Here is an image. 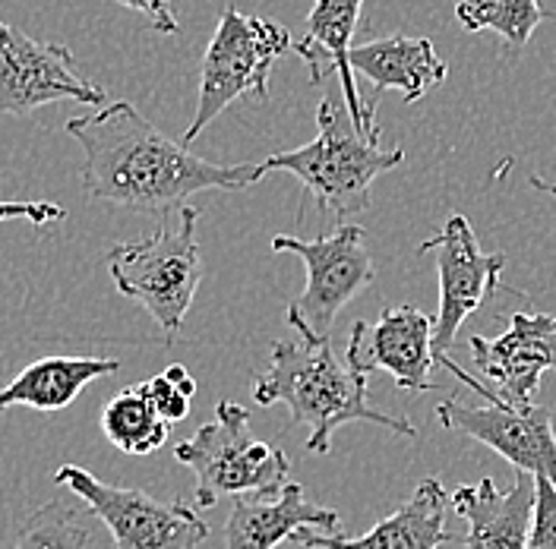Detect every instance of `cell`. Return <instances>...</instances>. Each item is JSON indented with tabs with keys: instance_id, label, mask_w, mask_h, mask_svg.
Returning a JSON list of instances; mask_svg holds the SVG:
<instances>
[{
	"instance_id": "6da1fadb",
	"label": "cell",
	"mask_w": 556,
	"mask_h": 549,
	"mask_svg": "<svg viewBox=\"0 0 556 549\" xmlns=\"http://www.w3.org/2000/svg\"><path fill=\"white\" fill-rule=\"evenodd\" d=\"M70 137L83 149V190L89 200L134 212H172L203 190H247L266 177L263 162L215 165L190 145L152 127L137 104L114 102L67 120Z\"/></svg>"
},
{
	"instance_id": "7a4b0ae2",
	"label": "cell",
	"mask_w": 556,
	"mask_h": 549,
	"mask_svg": "<svg viewBox=\"0 0 556 549\" xmlns=\"http://www.w3.org/2000/svg\"><path fill=\"white\" fill-rule=\"evenodd\" d=\"M364 339H367V322L357 319L351 325L345 357L332 347V342L323 344H273V360L263 376L253 379V401L260 408L285 405L294 423L307 426V451L313 455H329L332 451V433L345 423H377L399 436L415 439L417 430L395 417L382 413L367 398V382L374 367L364 357Z\"/></svg>"
},
{
	"instance_id": "3957f363",
	"label": "cell",
	"mask_w": 556,
	"mask_h": 549,
	"mask_svg": "<svg viewBox=\"0 0 556 549\" xmlns=\"http://www.w3.org/2000/svg\"><path fill=\"white\" fill-rule=\"evenodd\" d=\"M319 133L313 142L263 158L266 171H288L329 212L339 225H348L357 212L370 208V187L380 174L405 162V149H380L367 139L348 111L345 99H323L316 107Z\"/></svg>"
},
{
	"instance_id": "277c9868",
	"label": "cell",
	"mask_w": 556,
	"mask_h": 549,
	"mask_svg": "<svg viewBox=\"0 0 556 549\" xmlns=\"http://www.w3.org/2000/svg\"><path fill=\"white\" fill-rule=\"evenodd\" d=\"M174 458L197 477V509L208 512L225 496L269 499L288 486L291 461L278 446L253 436L250 413L238 401H218L215 420L177 443Z\"/></svg>"
},
{
	"instance_id": "5b68a950",
	"label": "cell",
	"mask_w": 556,
	"mask_h": 549,
	"mask_svg": "<svg viewBox=\"0 0 556 549\" xmlns=\"http://www.w3.org/2000/svg\"><path fill=\"white\" fill-rule=\"evenodd\" d=\"M200 212L193 206L180 208L177 228L162 225L155 234L134 243H117L108 250V272L114 288L137 301L174 342L184 332L187 309L197 297L203 259L197 241Z\"/></svg>"
},
{
	"instance_id": "8992f818",
	"label": "cell",
	"mask_w": 556,
	"mask_h": 549,
	"mask_svg": "<svg viewBox=\"0 0 556 549\" xmlns=\"http://www.w3.org/2000/svg\"><path fill=\"white\" fill-rule=\"evenodd\" d=\"M291 48H294L291 33L281 23L266 20V16H250L235 0H228V7L218 16L215 33L208 38L206 54H203L197 114L180 142L190 145L222 111H228V104H235L238 99L266 102L273 67Z\"/></svg>"
},
{
	"instance_id": "52a82bcc",
	"label": "cell",
	"mask_w": 556,
	"mask_h": 549,
	"mask_svg": "<svg viewBox=\"0 0 556 549\" xmlns=\"http://www.w3.org/2000/svg\"><path fill=\"white\" fill-rule=\"evenodd\" d=\"M364 238L361 225H339L332 234L313 241L291 234L273 238L276 253H294L307 269L304 294L288 307V325L298 329L304 342H332L339 312L374 284L377 269Z\"/></svg>"
},
{
	"instance_id": "ba28073f",
	"label": "cell",
	"mask_w": 556,
	"mask_h": 549,
	"mask_svg": "<svg viewBox=\"0 0 556 549\" xmlns=\"http://www.w3.org/2000/svg\"><path fill=\"white\" fill-rule=\"evenodd\" d=\"M54 483L67 486L92 515L102 518L117 549H197L208 540V524L200 509L180 499L159 502L142 489L108 486L76 464L58 468Z\"/></svg>"
},
{
	"instance_id": "9c48e42d",
	"label": "cell",
	"mask_w": 556,
	"mask_h": 549,
	"mask_svg": "<svg viewBox=\"0 0 556 549\" xmlns=\"http://www.w3.org/2000/svg\"><path fill=\"white\" fill-rule=\"evenodd\" d=\"M437 363L443 370H450L455 379H462L468 388H475L486 401L484 408H475L452 395L437 408V420L446 430L465 433V436L478 439L481 446L493 448L496 455H503L509 464H516L525 474L547 477L556 486V433L551 411L541 405H534L528 411H516V408L503 405L496 398V392H490L481 379L462 370L452 357H440Z\"/></svg>"
},
{
	"instance_id": "30bf717a",
	"label": "cell",
	"mask_w": 556,
	"mask_h": 549,
	"mask_svg": "<svg viewBox=\"0 0 556 549\" xmlns=\"http://www.w3.org/2000/svg\"><path fill=\"white\" fill-rule=\"evenodd\" d=\"M417 253L437 256L440 307L433 316V354L440 360L450 357L462 322L484 307L496 291H503L500 274L506 269V253H484L465 215H450L443 231L427 238Z\"/></svg>"
},
{
	"instance_id": "8fae6325",
	"label": "cell",
	"mask_w": 556,
	"mask_h": 549,
	"mask_svg": "<svg viewBox=\"0 0 556 549\" xmlns=\"http://www.w3.org/2000/svg\"><path fill=\"white\" fill-rule=\"evenodd\" d=\"M54 102L108 107L102 86L76 69L67 44L35 41L13 26H0V111L23 117Z\"/></svg>"
},
{
	"instance_id": "7c38bea8",
	"label": "cell",
	"mask_w": 556,
	"mask_h": 549,
	"mask_svg": "<svg viewBox=\"0 0 556 549\" xmlns=\"http://www.w3.org/2000/svg\"><path fill=\"white\" fill-rule=\"evenodd\" d=\"M471 357L490 392L516 411L534 408L541 376L556 370V316L513 312L500 339H471Z\"/></svg>"
},
{
	"instance_id": "4fadbf2b",
	"label": "cell",
	"mask_w": 556,
	"mask_h": 549,
	"mask_svg": "<svg viewBox=\"0 0 556 549\" xmlns=\"http://www.w3.org/2000/svg\"><path fill=\"white\" fill-rule=\"evenodd\" d=\"M367 0H313L311 16L304 23V38L294 41V54L311 69V82L319 86L326 76L339 79L342 99L354 117V127L367 139L380 137L377 114H374V99H361L357 82H354V67H351V38L357 29L361 10Z\"/></svg>"
},
{
	"instance_id": "5bb4252c",
	"label": "cell",
	"mask_w": 556,
	"mask_h": 549,
	"mask_svg": "<svg viewBox=\"0 0 556 549\" xmlns=\"http://www.w3.org/2000/svg\"><path fill=\"white\" fill-rule=\"evenodd\" d=\"M538 506V477L516 471L509 489L496 481L455 486L452 509L468 521L462 537L465 549H528Z\"/></svg>"
},
{
	"instance_id": "9a60e30c",
	"label": "cell",
	"mask_w": 556,
	"mask_h": 549,
	"mask_svg": "<svg viewBox=\"0 0 556 549\" xmlns=\"http://www.w3.org/2000/svg\"><path fill=\"white\" fill-rule=\"evenodd\" d=\"M316 531L326 537H342V521L336 509H323L304 496V486L288 483L269 499H238L225 527L228 549H278L301 534Z\"/></svg>"
},
{
	"instance_id": "2e32d148",
	"label": "cell",
	"mask_w": 556,
	"mask_h": 549,
	"mask_svg": "<svg viewBox=\"0 0 556 549\" xmlns=\"http://www.w3.org/2000/svg\"><path fill=\"white\" fill-rule=\"evenodd\" d=\"M351 67L364 73L377 92H399L408 104L446 82L450 64L437 54L430 38L392 33L351 51Z\"/></svg>"
},
{
	"instance_id": "e0dca14e",
	"label": "cell",
	"mask_w": 556,
	"mask_h": 549,
	"mask_svg": "<svg viewBox=\"0 0 556 549\" xmlns=\"http://www.w3.org/2000/svg\"><path fill=\"white\" fill-rule=\"evenodd\" d=\"M367 363L386 370L402 392H427L437 388L430 370L437 367L433 354V319L412 304L389 307L367 339Z\"/></svg>"
},
{
	"instance_id": "ac0fdd59",
	"label": "cell",
	"mask_w": 556,
	"mask_h": 549,
	"mask_svg": "<svg viewBox=\"0 0 556 549\" xmlns=\"http://www.w3.org/2000/svg\"><path fill=\"white\" fill-rule=\"evenodd\" d=\"M450 509V489L437 477H427L420 481L408 502H402L392 515L377 521L364 537L348 540L345 534L342 537L319 534V540L329 549H440L452 540L446 527Z\"/></svg>"
},
{
	"instance_id": "d6986e66",
	"label": "cell",
	"mask_w": 556,
	"mask_h": 549,
	"mask_svg": "<svg viewBox=\"0 0 556 549\" xmlns=\"http://www.w3.org/2000/svg\"><path fill=\"white\" fill-rule=\"evenodd\" d=\"M117 357H41L0 392V408L58 413L96 379L114 376Z\"/></svg>"
},
{
	"instance_id": "ffe728a7",
	"label": "cell",
	"mask_w": 556,
	"mask_h": 549,
	"mask_svg": "<svg viewBox=\"0 0 556 549\" xmlns=\"http://www.w3.org/2000/svg\"><path fill=\"white\" fill-rule=\"evenodd\" d=\"M104 439L124 455H152L168 443L172 423L162 420L139 385L114 395L102 411Z\"/></svg>"
},
{
	"instance_id": "44dd1931",
	"label": "cell",
	"mask_w": 556,
	"mask_h": 549,
	"mask_svg": "<svg viewBox=\"0 0 556 549\" xmlns=\"http://www.w3.org/2000/svg\"><path fill=\"white\" fill-rule=\"evenodd\" d=\"M551 13L541 0H458L455 20L468 33H496L506 44L509 58H519L521 48L531 41L534 29Z\"/></svg>"
},
{
	"instance_id": "7402d4cb",
	"label": "cell",
	"mask_w": 556,
	"mask_h": 549,
	"mask_svg": "<svg viewBox=\"0 0 556 549\" xmlns=\"http://www.w3.org/2000/svg\"><path fill=\"white\" fill-rule=\"evenodd\" d=\"M89 531L79 524V518L64 502L51 499L41 509H35L20 527L16 549H86Z\"/></svg>"
},
{
	"instance_id": "603a6c76",
	"label": "cell",
	"mask_w": 556,
	"mask_h": 549,
	"mask_svg": "<svg viewBox=\"0 0 556 549\" xmlns=\"http://www.w3.org/2000/svg\"><path fill=\"white\" fill-rule=\"evenodd\" d=\"M139 392L149 398V405L159 411L162 420H168V423H174V420H184V417L190 413V398H187L174 382H168L165 373H162V376H152V379H146V382H139Z\"/></svg>"
},
{
	"instance_id": "cb8c5ba5",
	"label": "cell",
	"mask_w": 556,
	"mask_h": 549,
	"mask_svg": "<svg viewBox=\"0 0 556 549\" xmlns=\"http://www.w3.org/2000/svg\"><path fill=\"white\" fill-rule=\"evenodd\" d=\"M528 549H556V486L547 477H538V506Z\"/></svg>"
},
{
	"instance_id": "d4e9b609",
	"label": "cell",
	"mask_w": 556,
	"mask_h": 549,
	"mask_svg": "<svg viewBox=\"0 0 556 549\" xmlns=\"http://www.w3.org/2000/svg\"><path fill=\"white\" fill-rule=\"evenodd\" d=\"M114 3H121L124 10L139 13L155 33L180 35V23H177V16H174L172 0H114Z\"/></svg>"
},
{
	"instance_id": "484cf974",
	"label": "cell",
	"mask_w": 556,
	"mask_h": 549,
	"mask_svg": "<svg viewBox=\"0 0 556 549\" xmlns=\"http://www.w3.org/2000/svg\"><path fill=\"white\" fill-rule=\"evenodd\" d=\"M13 215L29 218L35 225H48V221L64 218V208L51 206V203H7V206L0 208V218H13Z\"/></svg>"
},
{
	"instance_id": "4316f807",
	"label": "cell",
	"mask_w": 556,
	"mask_h": 549,
	"mask_svg": "<svg viewBox=\"0 0 556 549\" xmlns=\"http://www.w3.org/2000/svg\"><path fill=\"white\" fill-rule=\"evenodd\" d=\"M165 379L174 382L187 398H193V395H197V379L187 373V367H184V363H172V367L165 370Z\"/></svg>"
},
{
	"instance_id": "83f0119b",
	"label": "cell",
	"mask_w": 556,
	"mask_h": 549,
	"mask_svg": "<svg viewBox=\"0 0 556 549\" xmlns=\"http://www.w3.org/2000/svg\"><path fill=\"white\" fill-rule=\"evenodd\" d=\"M291 549H329V547L319 540V534H316V531H307V534H301V537L294 540V547Z\"/></svg>"
},
{
	"instance_id": "f1b7e54d",
	"label": "cell",
	"mask_w": 556,
	"mask_h": 549,
	"mask_svg": "<svg viewBox=\"0 0 556 549\" xmlns=\"http://www.w3.org/2000/svg\"><path fill=\"white\" fill-rule=\"evenodd\" d=\"M528 183H531L534 190H541V193H551V196L556 200V183H551V180H544V177H531Z\"/></svg>"
}]
</instances>
